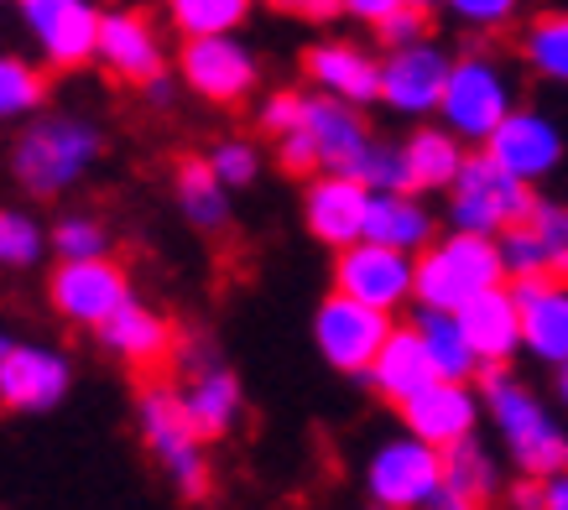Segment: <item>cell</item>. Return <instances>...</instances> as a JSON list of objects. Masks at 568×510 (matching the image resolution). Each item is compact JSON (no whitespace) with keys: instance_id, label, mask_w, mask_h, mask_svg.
Returning a JSON list of instances; mask_svg holds the SVG:
<instances>
[{"instance_id":"6da1fadb","label":"cell","mask_w":568,"mask_h":510,"mask_svg":"<svg viewBox=\"0 0 568 510\" xmlns=\"http://www.w3.org/2000/svg\"><path fill=\"white\" fill-rule=\"evenodd\" d=\"M104 156L100 120L79 115V110H58V115L21 120V136L11 146V177L27 198H63L79 187Z\"/></svg>"},{"instance_id":"7a4b0ae2","label":"cell","mask_w":568,"mask_h":510,"mask_svg":"<svg viewBox=\"0 0 568 510\" xmlns=\"http://www.w3.org/2000/svg\"><path fill=\"white\" fill-rule=\"evenodd\" d=\"M480 417L496 427L500 453L517 463V475H558L568 459V438L558 411L542 396L517 380L506 365H480Z\"/></svg>"},{"instance_id":"3957f363","label":"cell","mask_w":568,"mask_h":510,"mask_svg":"<svg viewBox=\"0 0 568 510\" xmlns=\"http://www.w3.org/2000/svg\"><path fill=\"white\" fill-rule=\"evenodd\" d=\"M511 104H517V73L506 69L490 48H469V52H459V58H448L433 120H438L444 131H454L465 146H480L500 120H506Z\"/></svg>"},{"instance_id":"277c9868","label":"cell","mask_w":568,"mask_h":510,"mask_svg":"<svg viewBox=\"0 0 568 510\" xmlns=\"http://www.w3.org/2000/svg\"><path fill=\"white\" fill-rule=\"evenodd\" d=\"M136 422H141V442L146 453L162 463V475L173 479V490L199 506L214 490V469H209V442L193 432L189 411L178 401L173 380H146L136 391Z\"/></svg>"},{"instance_id":"5b68a950","label":"cell","mask_w":568,"mask_h":510,"mask_svg":"<svg viewBox=\"0 0 568 510\" xmlns=\"http://www.w3.org/2000/svg\"><path fill=\"white\" fill-rule=\"evenodd\" d=\"M506 282L500 272L496 235H475V230H448L444 239L433 235L423 251L413 255V303L417 307H444L454 313L469 303L475 292Z\"/></svg>"},{"instance_id":"8992f818","label":"cell","mask_w":568,"mask_h":510,"mask_svg":"<svg viewBox=\"0 0 568 510\" xmlns=\"http://www.w3.org/2000/svg\"><path fill=\"white\" fill-rule=\"evenodd\" d=\"M448 193V224L454 230H475V235H500L506 224H517L532 208V183L511 177L506 167H496L480 146H469Z\"/></svg>"},{"instance_id":"52a82bcc","label":"cell","mask_w":568,"mask_h":510,"mask_svg":"<svg viewBox=\"0 0 568 510\" xmlns=\"http://www.w3.org/2000/svg\"><path fill=\"white\" fill-rule=\"evenodd\" d=\"M365 494L376 506L392 510H428L438 494H444V463H438V448L413 432H396V438H381L365 459Z\"/></svg>"},{"instance_id":"ba28073f","label":"cell","mask_w":568,"mask_h":510,"mask_svg":"<svg viewBox=\"0 0 568 510\" xmlns=\"http://www.w3.org/2000/svg\"><path fill=\"white\" fill-rule=\"evenodd\" d=\"M448 58L454 52L433 32L417 42H402V48H386V58H376V104H386L402 120H433Z\"/></svg>"},{"instance_id":"9c48e42d","label":"cell","mask_w":568,"mask_h":510,"mask_svg":"<svg viewBox=\"0 0 568 510\" xmlns=\"http://www.w3.org/2000/svg\"><path fill=\"white\" fill-rule=\"evenodd\" d=\"M100 0H17V17L37 48V63L73 73L94 63V32H100Z\"/></svg>"},{"instance_id":"30bf717a","label":"cell","mask_w":568,"mask_h":510,"mask_svg":"<svg viewBox=\"0 0 568 510\" xmlns=\"http://www.w3.org/2000/svg\"><path fill=\"white\" fill-rule=\"evenodd\" d=\"M178 365H183V386H178V401H183V411H189L193 432L204 442H220L235 432V422H241L245 411V391H241V375L230 370V365H220V359L209 355V349H199V344H173Z\"/></svg>"},{"instance_id":"8fae6325","label":"cell","mask_w":568,"mask_h":510,"mask_svg":"<svg viewBox=\"0 0 568 510\" xmlns=\"http://www.w3.org/2000/svg\"><path fill=\"white\" fill-rule=\"evenodd\" d=\"M178 79L209 104H241L256 94L261 84V63L256 52L245 48L235 32H214V37H183L178 52Z\"/></svg>"},{"instance_id":"7c38bea8","label":"cell","mask_w":568,"mask_h":510,"mask_svg":"<svg viewBox=\"0 0 568 510\" xmlns=\"http://www.w3.org/2000/svg\"><path fill=\"white\" fill-rule=\"evenodd\" d=\"M334 292H345L365 307H381V313H396L413 303V255L365 235L349 239L334 251Z\"/></svg>"},{"instance_id":"4fadbf2b","label":"cell","mask_w":568,"mask_h":510,"mask_svg":"<svg viewBox=\"0 0 568 510\" xmlns=\"http://www.w3.org/2000/svg\"><path fill=\"white\" fill-rule=\"evenodd\" d=\"M386 334H392V313L355 303L345 292H328L318 313H313V344H318L328 370L339 375H365V365H371V355L381 349Z\"/></svg>"},{"instance_id":"5bb4252c","label":"cell","mask_w":568,"mask_h":510,"mask_svg":"<svg viewBox=\"0 0 568 510\" xmlns=\"http://www.w3.org/2000/svg\"><path fill=\"white\" fill-rule=\"evenodd\" d=\"M480 152L506 167L511 177L521 183H542L552 172L564 167V131H558V120L548 110H532V104H511L506 120H500L496 131L480 141Z\"/></svg>"},{"instance_id":"9a60e30c","label":"cell","mask_w":568,"mask_h":510,"mask_svg":"<svg viewBox=\"0 0 568 510\" xmlns=\"http://www.w3.org/2000/svg\"><path fill=\"white\" fill-rule=\"evenodd\" d=\"M48 297L58 307V318H69L73 328H100L131 292V276H125L121 261L110 255H89V261H58L48 276Z\"/></svg>"},{"instance_id":"2e32d148","label":"cell","mask_w":568,"mask_h":510,"mask_svg":"<svg viewBox=\"0 0 568 510\" xmlns=\"http://www.w3.org/2000/svg\"><path fill=\"white\" fill-rule=\"evenodd\" d=\"M94 63L110 79L141 89L146 79L168 69V42L156 32V21L141 6H110L100 11V32H94Z\"/></svg>"},{"instance_id":"e0dca14e","label":"cell","mask_w":568,"mask_h":510,"mask_svg":"<svg viewBox=\"0 0 568 510\" xmlns=\"http://www.w3.org/2000/svg\"><path fill=\"white\" fill-rule=\"evenodd\" d=\"M297 125L308 131L318 172L361 177L365 156H371V146H376V131H371V120H365L361 104H345V100H334V94H303V115H297Z\"/></svg>"},{"instance_id":"ac0fdd59","label":"cell","mask_w":568,"mask_h":510,"mask_svg":"<svg viewBox=\"0 0 568 510\" xmlns=\"http://www.w3.org/2000/svg\"><path fill=\"white\" fill-rule=\"evenodd\" d=\"M496 251H500V272H506V282H517V276H564V266H568V214H564V204L532 198V208L496 235Z\"/></svg>"},{"instance_id":"d6986e66","label":"cell","mask_w":568,"mask_h":510,"mask_svg":"<svg viewBox=\"0 0 568 510\" xmlns=\"http://www.w3.org/2000/svg\"><path fill=\"white\" fill-rule=\"evenodd\" d=\"M73 386V359L48 344H21L0 355V411H52Z\"/></svg>"},{"instance_id":"ffe728a7","label":"cell","mask_w":568,"mask_h":510,"mask_svg":"<svg viewBox=\"0 0 568 510\" xmlns=\"http://www.w3.org/2000/svg\"><path fill=\"white\" fill-rule=\"evenodd\" d=\"M511 303H517V334L521 349L564 375L568 365V287L564 276H517L511 282Z\"/></svg>"},{"instance_id":"44dd1931","label":"cell","mask_w":568,"mask_h":510,"mask_svg":"<svg viewBox=\"0 0 568 510\" xmlns=\"http://www.w3.org/2000/svg\"><path fill=\"white\" fill-rule=\"evenodd\" d=\"M402 422L407 432L433 448H448V442L480 432V391L469 380H438L433 375L423 391H413L402 401Z\"/></svg>"},{"instance_id":"7402d4cb","label":"cell","mask_w":568,"mask_h":510,"mask_svg":"<svg viewBox=\"0 0 568 510\" xmlns=\"http://www.w3.org/2000/svg\"><path fill=\"white\" fill-rule=\"evenodd\" d=\"M365 208H371V187L345 172H313L303 187V224L328 251L365 235Z\"/></svg>"},{"instance_id":"603a6c76","label":"cell","mask_w":568,"mask_h":510,"mask_svg":"<svg viewBox=\"0 0 568 510\" xmlns=\"http://www.w3.org/2000/svg\"><path fill=\"white\" fill-rule=\"evenodd\" d=\"M94 334H100L104 349L121 359V365H131V370H156V365H168V359H173V344H178V328L168 324L156 307L141 303V297H125Z\"/></svg>"},{"instance_id":"cb8c5ba5","label":"cell","mask_w":568,"mask_h":510,"mask_svg":"<svg viewBox=\"0 0 568 510\" xmlns=\"http://www.w3.org/2000/svg\"><path fill=\"white\" fill-rule=\"evenodd\" d=\"M303 73L313 79L318 94H334L345 104H376V52L361 48V42H345V37H328V42H313L308 58H303Z\"/></svg>"},{"instance_id":"d4e9b609","label":"cell","mask_w":568,"mask_h":510,"mask_svg":"<svg viewBox=\"0 0 568 510\" xmlns=\"http://www.w3.org/2000/svg\"><path fill=\"white\" fill-rule=\"evenodd\" d=\"M454 318H459V328H465V339L480 365H511L517 359L521 334H517V303H511L506 282L475 292L469 303L454 307Z\"/></svg>"},{"instance_id":"484cf974","label":"cell","mask_w":568,"mask_h":510,"mask_svg":"<svg viewBox=\"0 0 568 510\" xmlns=\"http://www.w3.org/2000/svg\"><path fill=\"white\" fill-rule=\"evenodd\" d=\"M465 141L444 131V125H433V120H417V131L407 141H396V156H402V183L407 193H444L454 183V172L465 162Z\"/></svg>"},{"instance_id":"4316f807","label":"cell","mask_w":568,"mask_h":510,"mask_svg":"<svg viewBox=\"0 0 568 510\" xmlns=\"http://www.w3.org/2000/svg\"><path fill=\"white\" fill-rule=\"evenodd\" d=\"M433 214L423 204V193H407V187H381L371 193V208H365V239H381L402 255H417L433 239Z\"/></svg>"},{"instance_id":"83f0119b","label":"cell","mask_w":568,"mask_h":510,"mask_svg":"<svg viewBox=\"0 0 568 510\" xmlns=\"http://www.w3.org/2000/svg\"><path fill=\"white\" fill-rule=\"evenodd\" d=\"M361 380L376 396H386L392 407H402V401H407L413 391H423V386H428V380H433V365H428V355H423V344H417L413 324H407V328L392 324V334L381 339V349L371 355V365H365Z\"/></svg>"},{"instance_id":"f1b7e54d","label":"cell","mask_w":568,"mask_h":510,"mask_svg":"<svg viewBox=\"0 0 568 510\" xmlns=\"http://www.w3.org/2000/svg\"><path fill=\"white\" fill-rule=\"evenodd\" d=\"M438 463H444V494L469 500V506H490L500 494V484H506L500 453L480 438V432H469V438L438 448Z\"/></svg>"},{"instance_id":"f546056e","label":"cell","mask_w":568,"mask_h":510,"mask_svg":"<svg viewBox=\"0 0 568 510\" xmlns=\"http://www.w3.org/2000/svg\"><path fill=\"white\" fill-rule=\"evenodd\" d=\"M413 334H417V344H423V355H428L438 380H475L480 359H475V349H469L465 328H459L454 313H444V307H417Z\"/></svg>"},{"instance_id":"4dcf8cb0","label":"cell","mask_w":568,"mask_h":510,"mask_svg":"<svg viewBox=\"0 0 568 510\" xmlns=\"http://www.w3.org/2000/svg\"><path fill=\"white\" fill-rule=\"evenodd\" d=\"M173 198L183 208V220L204 235H224L230 230V187L209 172L204 156H189L178 162V177H173Z\"/></svg>"},{"instance_id":"1f68e13d","label":"cell","mask_w":568,"mask_h":510,"mask_svg":"<svg viewBox=\"0 0 568 510\" xmlns=\"http://www.w3.org/2000/svg\"><path fill=\"white\" fill-rule=\"evenodd\" d=\"M48 94H52V84H48V69H42V63L0 48V125L32 120L37 110L48 104Z\"/></svg>"},{"instance_id":"d6a6232c","label":"cell","mask_w":568,"mask_h":510,"mask_svg":"<svg viewBox=\"0 0 568 510\" xmlns=\"http://www.w3.org/2000/svg\"><path fill=\"white\" fill-rule=\"evenodd\" d=\"M521 63L537 79L564 84L568 79V17L564 11H542V17L527 21V32H521Z\"/></svg>"},{"instance_id":"836d02e7","label":"cell","mask_w":568,"mask_h":510,"mask_svg":"<svg viewBox=\"0 0 568 510\" xmlns=\"http://www.w3.org/2000/svg\"><path fill=\"white\" fill-rule=\"evenodd\" d=\"M256 0H168V27L178 37H214L241 32Z\"/></svg>"},{"instance_id":"e575fe53","label":"cell","mask_w":568,"mask_h":510,"mask_svg":"<svg viewBox=\"0 0 568 510\" xmlns=\"http://www.w3.org/2000/svg\"><path fill=\"white\" fill-rule=\"evenodd\" d=\"M42 255H48V230L21 208H0V272H32Z\"/></svg>"},{"instance_id":"d590c367","label":"cell","mask_w":568,"mask_h":510,"mask_svg":"<svg viewBox=\"0 0 568 510\" xmlns=\"http://www.w3.org/2000/svg\"><path fill=\"white\" fill-rule=\"evenodd\" d=\"M48 245L58 251V261H89V255H110V230L94 214H63L52 224Z\"/></svg>"},{"instance_id":"8d00e7d4","label":"cell","mask_w":568,"mask_h":510,"mask_svg":"<svg viewBox=\"0 0 568 510\" xmlns=\"http://www.w3.org/2000/svg\"><path fill=\"white\" fill-rule=\"evenodd\" d=\"M204 162H209V172L230 187V193H235V187H251L261 177V146H256V141H245V136L214 141Z\"/></svg>"},{"instance_id":"74e56055","label":"cell","mask_w":568,"mask_h":510,"mask_svg":"<svg viewBox=\"0 0 568 510\" xmlns=\"http://www.w3.org/2000/svg\"><path fill=\"white\" fill-rule=\"evenodd\" d=\"M444 6L469 32H500V27H511L521 11V0H444Z\"/></svg>"},{"instance_id":"f35d334b","label":"cell","mask_w":568,"mask_h":510,"mask_svg":"<svg viewBox=\"0 0 568 510\" xmlns=\"http://www.w3.org/2000/svg\"><path fill=\"white\" fill-rule=\"evenodd\" d=\"M371 32H376L381 48H402V42H417V37H428V11H423V6H407V0H396L386 17L371 21Z\"/></svg>"},{"instance_id":"ab89813d","label":"cell","mask_w":568,"mask_h":510,"mask_svg":"<svg viewBox=\"0 0 568 510\" xmlns=\"http://www.w3.org/2000/svg\"><path fill=\"white\" fill-rule=\"evenodd\" d=\"M297 115H303V89H276L266 100L256 104V125L266 136H282V131H293Z\"/></svg>"},{"instance_id":"60d3db41","label":"cell","mask_w":568,"mask_h":510,"mask_svg":"<svg viewBox=\"0 0 568 510\" xmlns=\"http://www.w3.org/2000/svg\"><path fill=\"white\" fill-rule=\"evenodd\" d=\"M276 141V167L293 172V177H308V172H318V162H313V141L303 125H293V131H282Z\"/></svg>"},{"instance_id":"b9f144b4","label":"cell","mask_w":568,"mask_h":510,"mask_svg":"<svg viewBox=\"0 0 568 510\" xmlns=\"http://www.w3.org/2000/svg\"><path fill=\"white\" fill-rule=\"evenodd\" d=\"M496 500H506V510H542V475H517Z\"/></svg>"},{"instance_id":"7bdbcfd3","label":"cell","mask_w":568,"mask_h":510,"mask_svg":"<svg viewBox=\"0 0 568 510\" xmlns=\"http://www.w3.org/2000/svg\"><path fill=\"white\" fill-rule=\"evenodd\" d=\"M276 11H287L297 21H334L345 17V0H272Z\"/></svg>"},{"instance_id":"ee69618b","label":"cell","mask_w":568,"mask_h":510,"mask_svg":"<svg viewBox=\"0 0 568 510\" xmlns=\"http://www.w3.org/2000/svg\"><path fill=\"white\" fill-rule=\"evenodd\" d=\"M392 6H396V0H345V17H355V21H365V27H371V21L386 17Z\"/></svg>"},{"instance_id":"f6af8a7d","label":"cell","mask_w":568,"mask_h":510,"mask_svg":"<svg viewBox=\"0 0 568 510\" xmlns=\"http://www.w3.org/2000/svg\"><path fill=\"white\" fill-rule=\"evenodd\" d=\"M141 94H146V100H152L156 110H162V104H173V94H178V89H173V73L162 69L156 79H146V84H141Z\"/></svg>"},{"instance_id":"bcb514c9","label":"cell","mask_w":568,"mask_h":510,"mask_svg":"<svg viewBox=\"0 0 568 510\" xmlns=\"http://www.w3.org/2000/svg\"><path fill=\"white\" fill-rule=\"evenodd\" d=\"M428 510H485V506H469V500H454V494H438Z\"/></svg>"},{"instance_id":"7dc6e473","label":"cell","mask_w":568,"mask_h":510,"mask_svg":"<svg viewBox=\"0 0 568 510\" xmlns=\"http://www.w3.org/2000/svg\"><path fill=\"white\" fill-rule=\"evenodd\" d=\"M11 339H17V334H11V328H0V355L11 349Z\"/></svg>"},{"instance_id":"c3c4849f","label":"cell","mask_w":568,"mask_h":510,"mask_svg":"<svg viewBox=\"0 0 568 510\" xmlns=\"http://www.w3.org/2000/svg\"><path fill=\"white\" fill-rule=\"evenodd\" d=\"M407 6H423V11H433V6H444V0H407Z\"/></svg>"},{"instance_id":"681fc988","label":"cell","mask_w":568,"mask_h":510,"mask_svg":"<svg viewBox=\"0 0 568 510\" xmlns=\"http://www.w3.org/2000/svg\"><path fill=\"white\" fill-rule=\"evenodd\" d=\"M365 510H392V506H376V500H371V506H365Z\"/></svg>"},{"instance_id":"f907efd6","label":"cell","mask_w":568,"mask_h":510,"mask_svg":"<svg viewBox=\"0 0 568 510\" xmlns=\"http://www.w3.org/2000/svg\"><path fill=\"white\" fill-rule=\"evenodd\" d=\"M0 6H6V0H0Z\"/></svg>"}]
</instances>
